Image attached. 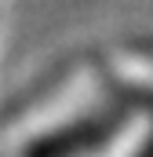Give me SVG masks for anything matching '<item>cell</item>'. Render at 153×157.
<instances>
[{
	"label": "cell",
	"instance_id": "obj_1",
	"mask_svg": "<svg viewBox=\"0 0 153 157\" xmlns=\"http://www.w3.org/2000/svg\"><path fill=\"white\" fill-rule=\"evenodd\" d=\"M120 121H124L120 113H102V117H91V121H76V124L62 128V132H51V135L37 139L26 150V157H80L88 150H99L120 128Z\"/></svg>",
	"mask_w": 153,
	"mask_h": 157
},
{
	"label": "cell",
	"instance_id": "obj_2",
	"mask_svg": "<svg viewBox=\"0 0 153 157\" xmlns=\"http://www.w3.org/2000/svg\"><path fill=\"white\" fill-rule=\"evenodd\" d=\"M139 157H153V132H150V139L142 143V150H139Z\"/></svg>",
	"mask_w": 153,
	"mask_h": 157
}]
</instances>
